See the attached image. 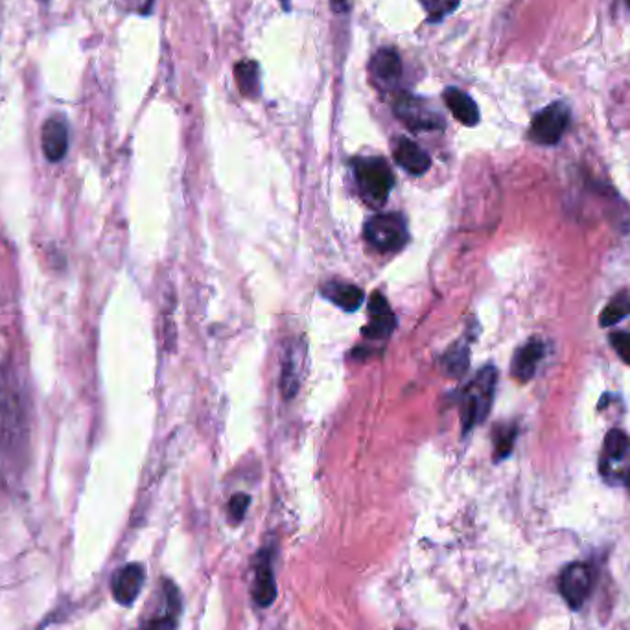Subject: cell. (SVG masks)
Wrapping results in <instances>:
<instances>
[{
	"mask_svg": "<svg viewBox=\"0 0 630 630\" xmlns=\"http://www.w3.org/2000/svg\"><path fill=\"white\" fill-rule=\"evenodd\" d=\"M28 446V419L21 389L13 374L0 365V474L21 467Z\"/></svg>",
	"mask_w": 630,
	"mask_h": 630,
	"instance_id": "1",
	"label": "cell"
},
{
	"mask_svg": "<svg viewBox=\"0 0 630 630\" xmlns=\"http://www.w3.org/2000/svg\"><path fill=\"white\" fill-rule=\"evenodd\" d=\"M354 175L360 194L371 207H382L395 185V175L382 157L354 159Z\"/></svg>",
	"mask_w": 630,
	"mask_h": 630,
	"instance_id": "2",
	"label": "cell"
},
{
	"mask_svg": "<svg viewBox=\"0 0 630 630\" xmlns=\"http://www.w3.org/2000/svg\"><path fill=\"white\" fill-rule=\"evenodd\" d=\"M498 374L494 367H485L478 376L465 387L461 398V422L463 432L468 433L474 426L481 424L489 415Z\"/></svg>",
	"mask_w": 630,
	"mask_h": 630,
	"instance_id": "3",
	"label": "cell"
},
{
	"mask_svg": "<svg viewBox=\"0 0 630 630\" xmlns=\"http://www.w3.org/2000/svg\"><path fill=\"white\" fill-rule=\"evenodd\" d=\"M365 240L373 245L380 253H398L408 242V225L402 214L398 212H384L374 214L365 223Z\"/></svg>",
	"mask_w": 630,
	"mask_h": 630,
	"instance_id": "4",
	"label": "cell"
},
{
	"mask_svg": "<svg viewBox=\"0 0 630 630\" xmlns=\"http://www.w3.org/2000/svg\"><path fill=\"white\" fill-rule=\"evenodd\" d=\"M393 111L400 122L413 131H435L444 128V118L432 105L420 100L419 96L400 93L393 102Z\"/></svg>",
	"mask_w": 630,
	"mask_h": 630,
	"instance_id": "5",
	"label": "cell"
},
{
	"mask_svg": "<svg viewBox=\"0 0 630 630\" xmlns=\"http://www.w3.org/2000/svg\"><path fill=\"white\" fill-rule=\"evenodd\" d=\"M570 124V109L562 102H553L544 107L537 117L533 118L529 128V139L540 146H555L562 139L564 131Z\"/></svg>",
	"mask_w": 630,
	"mask_h": 630,
	"instance_id": "6",
	"label": "cell"
},
{
	"mask_svg": "<svg viewBox=\"0 0 630 630\" xmlns=\"http://www.w3.org/2000/svg\"><path fill=\"white\" fill-rule=\"evenodd\" d=\"M595 583L594 568L586 562H573L566 566L559 577L560 595L568 607L579 610L592 594Z\"/></svg>",
	"mask_w": 630,
	"mask_h": 630,
	"instance_id": "7",
	"label": "cell"
},
{
	"mask_svg": "<svg viewBox=\"0 0 630 630\" xmlns=\"http://www.w3.org/2000/svg\"><path fill=\"white\" fill-rule=\"evenodd\" d=\"M144 581H146V570L140 562H129L117 570L111 581V592L118 605L131 607L137 601Z\"/></svg>",
	"mask_w": 630,
	"mask_h": 630,
	"instance_id": "8",
	"label": "cell"
},
{
	"mask_svg": "<svg viewBox=\"0 0 630 630\" xmlns=\"http://www.w3.org/2000/svg\"><path fill=\"white\" fill-rule=\"evenodd\" d=\"M41 148L50 163H59L69 152V124L59 115L48 118L41 129Z\"/></svg>",
	"mask_w": 630,
	"mask_h": 630,
	"instance_id": "9",
	"label": "cell"
},
{
	"mask_svg": "<svg viewBox=\"0 0 630 630\" xmlns=\"http://www.w3.org/2000/svg\"><path fill=\"white\" fill-rule=\"evenodd\" d=\"M277 599V583L273 573V559L268 549L260 551L255 566V581H253V601L260 608H268Z\"/></svg>",
	"mask_w": 630,
	"mask_h": 630,
	"instance_id": "10",
	"label": "cell"
},
{
	"mask_svg": "<svg viewBox=\"0 0 630 630\" xmlns=\"http://www.w3.org/2000/svg\"><path fill=\"white\" fill-rule=\"evenodd\" d=\"M629 454V437L621 430H610L607 439H605V448H603L601 465H599L601 476L607 479L608 483H614L619 465L625 461V457Z\"/></svg>",
	"mask_w": 630,
	"mask_h": 630,
	"instance_id": "11",
	"label": "cell"
},
{
	"mask_svg": "<svg viewBox=\"0 0 630 630\" xmlns=\"http://www.w3.org/2000/svg\"><path fill=\"white\" fill-rule=\"evenodd\" d=\"M369 72L380 89H393L402 76L400 56L393 48L378 50L369 63Z\"/></svg>",
	"mask_w": 630,
	"mask_h": 630,
	"instance_id": "12",
	"label": "cell"
},
{
	"mask_svg": "<svg viewBox=\"0 0 630 630\" xmlns=\"http://www.w3.org/2000/svg\"><path fill=\"white\" fill-rule=\"evenodd\" d=\"M397 325V319L389 303L385 301L382 293H373L369 301V325L363 330V334L371 339H385Z\"/></svg>",
	"mask_w": 630,
	"mask_h": 630,
	"instance_id": "13",
	"label": "cell"
},
{
	"mask_svg": "<svg viewBox=\"0 0 630 630\" xmlns=\"http://www.w3.org/2000/svg\"><path fill=\"white\" fill-rule=\"evenodd\" d=\"M546 352V345L540 339H529L524 347L516 350L513 358L511 373L518 382H529L537 373L538 363L542 362Z\"/></svg>",
	"mask_w": 630,
	"mask_h": 630,
	"instance_id": "14",
	"label": "cell"
},
{
	"mask_svg": "<svg viewBox=\"0 0 630 630\" xmlns=\"http://www.w3.org/2000/svg\"><path fill=\"white\" fill-rule=\"evenodd\" d=\"M164 612L161 616L148 619L140 630H177L181 614V594L172 581H164Z\"/></svg>",
	"mask_w": 630,
	"mask_h": 630,
	"instance_id": "15",
	"label": "cell"
},
{
	"mask_svg": "<svg viewBox=\"0 0 630 630\" xmlns=\"http://www.w3.org/2000/svg\"><path fill=\"white\" fill-rule=\"evenodd\" d=\"M395 161L406 172L413 175L426 174L430 170V155L420 148L417 142L409 139H400L395 146Z\"/></svg>",
	"mask_w": 630,
	"mask_h": 630,
	"instance_id": "16",
	"label": "cell"
},
{
	"mask_svg": "<svg viewBox=\"0 0 630 630\" xmlns=\"http://www.w3.org/2000/svg\"><path fill=\"white\" fill-rule=\"evenodd\" d=\"M304 363V345L295 343L288 352H286V360L282 367V380H280V389L284 393V397L293 398L299 391L301 385V374H303Z\"/></svg>",
	"mask_w": 630,
	"mask_h": 630,
	"instance_id": "17",
	"label": "cell"
},
{
	"mask_svg": "<svg viewBox=\"0 0 630 630\" xmlns=\"http://www.w3.org/2000/svg\"><path fill=\"white\" fill-rule=\"evenodd\" d=\"M444 102L448 105V109L452 111L461 124H465L468 128L476 126L479 122V109L476 102L468 96L465 91L457 89V87H448L443 93Z\"/></svg>",
	"mask_w": 630,
	"mask_h": 630,
	"instance_id": "18",
	"label": "cell"
},
{
	"mask_svg": "<svg viewBox=\"0 0 630 630\" xmlns=\"http://www.w3.org/2000/svg\"><path fill=\"white\" fill-rule=\"evenodd\" d=\"M321 293L345 312H356L363 303V292L349 282H327Z\"/></svg>",
	"mask_w": 630,
	"mask_h": 630,
	"instance_id": "19",
	"label": "cell"
},
{
	"mask_svg": "<svg viewBox=\"0 0 630 630\" xmlns=\"http://www.w3.org/2000/svg\"><path fill=\"white\" fill-rule=\"evenodd\" d=\"M234 78L247 98H257L260 94V72L255 61H240L234 67Z\"/></svg>",
	"mask_w": 630,
	"mask_h": 630,
	"instance_id": "20",
	"label": "cell"
},
{
	"mask_svg": "<svg viewBox=\"0 0 630 630\" xmlns=\"http://www.w3.org/2000/svg\"><path fill=\"white\" fill-rule=\"evenodd\" d=\"M630 314V295L629 293H618L610 303L605 306V310L601 312L599 317V325L603 328L614 327L619 321H623Z\"/></svg>",
	"mask_w": 630,
	"mask_h": 630,
	"instance_id": "21",
	"label": "cell"
},
{
	"mask_svg": "<svg viewBox=\"0 0 630 630\" xmlns=\"http://www.w3.org/2000/svg\"><path fill=\"white\" fill-rule=\"evenodd\" d=\"M468 363H470V352H468L467 345L457 343L443 356L444 373L452 376V378H457V376L467 373Z\"/></svg>",
	"mask_w": 630,
	"mask_h": 630,
	"instance_id": "22",
	"label": "cell"
},
{
	"mask_svg": "<svg viewBox=\"0 0 630 630\" xmlns=\"http://www.w3.org/2000/svg\"><path fill=\"white\" fill-rule=\"evenodd\" d=\"M419 2L424 12L428 13V19L433 23H439L444 17L452 15L461 4V0H419Z\"/></svg>",
	"mask_w": 630,
	"mask_h": 630,
	"instance_id": "23",
	"label": "cell"
},
{
	"mask_svg": "<svg viewBox=\"0 0 630 630\" xmlns=\"http://www.w3.org/2000/svg\"><path fill=\"white\" fill-rule=\"evenodd\" d=\"M516 441V428L514 426H502L494 435V459L502 461L513 452Z\"/></svg>",
	"mask_w": 630,
	"mask_h": 630,
	"instance_id": "24",
	"label": "cell"
},
{
	"mask_svg": "<svg viewBox=\"0 0 630 630\" xmlns=\"http://www.w3.org/2000/svg\"><path fill=\"white\" fill-rule=\"evenodd\" d=\"M249 503H251V498L247 494H242V492L234 494L231 502H229V518L233 524H240L244 520L245 513L249 509Z\"/></svg>",
	"mask_w": 630,
	"mask_h": 630,
	"instance_id": "25",
	"label": "cell"
},
{
	"mask_svg": "<svg viewBox=\"0 0 630 630\" xmlns=\"http://www.w3.org/2000/svg\"><path fill=\"white\" fill-rule=\"evenodd\" d=\"M610 345L618 352L619 358L630 365V332H612Z\"/></svg>",
	"mask_w": 630,
	"mask_h": 630,
	"instance_id": "26",
	"label": "cell"
},
{
	"mask_svg": "<svg viewBox=\"0 0 630 630\" xmlns=\"http://www.w3.org/2000/svg\"><path fill=\"white\" fill-rule=\"evenodd\" d=\"M153 2H155V0H131V6H133L137 12L142 13V15H148L150 10H152Z\"/></svg>",
	"mask_w": 630,
	"mask_h": 630,
	"instance_id": "27",
	"label": "cell"
},
{
	"mask_svg": "<svg viewBox=\"0 0 630 630\" xmlns=\"http://www.w3.org/2000/svg\"><path fill=\"white\" fill-rule=\"evenodd\" d=\"M349 6L350 0H332V8L338 13L347 12Z\"/></svg>",
	"mask_w": 630,
	"mask_h": 630,
	"instance_id": "28",
	"label": "cell"
},
{
	"mask_svg": "<svg viewBox=\"0 0 630 630\" xmlns=\"http://www.w3.org/2000/svg\"><path fill=\"white\" fill-rule=\"evenodd\" d=\"M290 2H292V0H280V4H282L284 10H290Z\"/></svg>",
	"mask_w": 630,
	"mask_h": 630,
	"instance_id": "29",
	"label": "cell"
},
{
	"mask_svg": "<svg viewBox=\"0 0 630 630\" xmlns=\"http://www.w3.org/2000/svg\"><path fill=\"white\" fill-rule=\"evenodd\" d=\"M627 2H629V6H630V0H627Z\"/></svg>",
	"mask_w": 630,
	"mask_h": 630,
	"instance_id": "30",
	"label": "cell"
}]
</instances>
